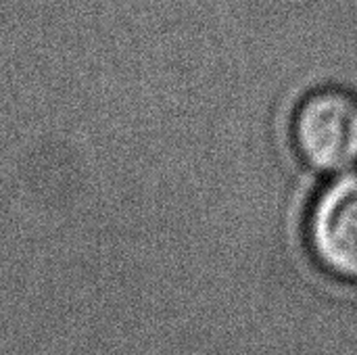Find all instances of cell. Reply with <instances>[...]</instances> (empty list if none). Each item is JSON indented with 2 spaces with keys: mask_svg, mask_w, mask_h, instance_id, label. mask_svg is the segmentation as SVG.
<instances>
[{
  "mask_svg": "<svg viewBox=\"0 0 357 355\" xmlns=\"http://www.w3.org/2000/svg\"><path fill=\"white\" fill-rule=\"evenodd\" d=\"M291 136L299 161L316 176L357 169V94L341 86L307 92L293 113Z\"/></svg>",
  "mask_w": 357,
  "mask_h": 355,
  "instance_id": "obj_1",
  "label": "cell"
},
{
  "mask_svg": "<svg viewBox=\"0 0 357 355\" xmlns=\"http://www.w3.org/2000/svg\"><path fill=\"white\" fill-rule=\"evenodd\" d=\"M310 259L331 278L357 287V169L328 178L303 220Z\"/></svg>",
  "mask_w": 357,
  "mask_h": 355,
  "instance_id": "obj_2",
  "label": "cell"
}]
</instances>
